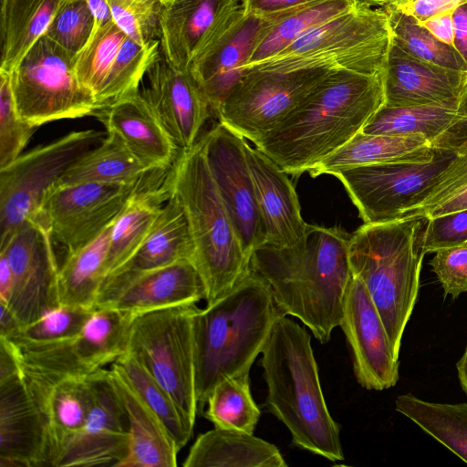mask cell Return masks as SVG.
<instances>
[{"instance_id":"16","label":"cell","mask_w":467,"mask_h":467,"mask_svg":"<svg viewBox=\"0 0 467 467\" xmlns=\"http://www.w3.org/2000/svg\"><path fill=\"white\" fill-rule=\"evenodd\" d=\"M134 317L112 307L95 308L74 337L39 349L15 351L23 367L67 376H88L113 364L126 352Z\"/></svg>"},{"instance_id":"29","label":"cell","mask_w":467,"mask_h":467,"mask_svg":"<svg viewBox=\"0 0 467 467\" xmlns=\"http://www.w3.org/2000/svg\"><path fill=\"white\" fill-rule=\"evenodd\" d=\"M109 378L123 406L129 427V450L119 467H174L179 448L156 413L113 363Z\"/></svg>"},{"instance_id":"13","label":"cell","mask_w":467,"mask_h":467,"mask_svg":"<svg viewBox=\"0 0 467 467\" xmlns=\"http://www.w3.org/2000/svg\"><path fill=\"white\" fill-rule=\"evenodd\" d=\"M146 175L131 184H55L47 191L38 215L47 223L54 244L63 247L66 254L73 253L116 220Z\"/></svg>"},{"instance_id":"4","label":"cell","mask_w":467,"mask_h":467,"mask_svg":"<svg viewBox=\"0 0 467 467\" xmlns=\"http://www.w3.org/2000/svg\"><path fill=\"white\" fill-rule=\"evenodd\" d=\"M265 405L291 433L295 446L332 462L344 460L339 426L328 411L311 336L281 317L262 351Z\"/></svg>"},{"instance_id":"25","label":"cell","mask_w":467,"mask_h":467,"mask_svg":"<svg viewBox=\"0 0 467 467\" xmlns=\"http://www.w3.org/2000/svg\"><path fill=\"white\" fill-rule=\"evenodd\" d=\"M266 20L267 16L245 15L242 9L230 27L192 62L189 70L207 98L213 115L244 74Z\"/></svg>"},{"instance_id":"58","label":"cell","mask_w":467,"mask_h":467,"mask_svg":"<svg viewBox=\"0 0 467 467\" xmlns=\"http://www.w3.org/2000/svg\"><path fill=\"white\" fill-rule=\"evenodd\" d=\"M87 2L94 16V31L113 20L108 0H87Z\"/></svg>"},{"instance_id":"49","label":"cell","mask_w":467,"mask_h":467,"mask_svg":"<svg viewBox=\"0 0 467 467\" xmlns=\"http://www.w3.org/2000/svg\"><path fill=\"white\" fill-rule=\"evenodd\" d=\"M430 265L444 296L455 299L467 292V243L438 250Z\"/></svg>"},{"instance_id":"33","label":"cell","mask_w":467,"mask_h":467,"mask_svg":"<svg viewBox=\"0 0 467 467\" xmlns=\"http://www.w3.org/2000/svg\"><path fill=\"white\" fill-rule=\"evenodd\" d=\"M66 0H1L0 69L11 72Z\"/></svg>"},{"instance_id":"15","label":"cell","mask_w":467,"mask_h":467,"mask_svg":"<svg viewBox=\"0 0 467 467\" xmlns=\"http://www.w3.org/2000/svg\"><path fill=\"white\" fill-rule=\"evenodd\" d=\"M207 164L246 257L265 243L245 139L218 122L201 137Z\"/></svg>"},{"instance_id":"37","label":"cell","mask_w":467,"mask_h":467,"mask_svg":"<svg viewBox=\"0 0 467 467\" xmlns=\"http://www.w3.org/2000/svg\"><path fill=\"white\" fill-rule=\"evenodd\" d=\"M395 408L467 463V403H438L403 394Z\"/></svg>"},{"instance_id":"60","label":"cell","mask_w":467,"mask_h":467,"mask_svg":"<svg viewBox=\"0 0 467 467\" xmlns=\"http://www.w3.org/2000/svg\"><path fill=\"white\" fill-rule=\"evenodd\" d=\"M358 4L367 6H384L386 4L389 3V0H355Z\"/></svg>"},{"instance_id":"9","label":"cell","mask_w":467,"mask_h":467,"mask_svg":"<svg viewBox=\"0 0 467 467\" xmlns=\"http://www.w3.org/2000/svg\"><path fill=\"white\" fill-rule=\"evenodd\" d=\"M75 57L44 35L10 72L14 101L24 120L38 128L96 115L94 98L76 76Z\"/></svg>"},{"instance_id":"51","label":"cell","mask_w":467,"mask_h":467,"mask_svg":"<svg viewBox=\"0 0 467 467\" xmlns=\"http://www.w3.org/2000/svg\"><path fill=\"white\" fill-rule=\"evenodd\" d=\"M457 119L435 140L433 149L459 152L467 150V82L457 108Z\"/></svg>"},{"instance_id":"43","label":"cell","mask_w":467,"mask_h":467,"mask_svg":"<svg viewBox=\"0 0 467 467\" xmlns=\"http://www.w3.org/2000/svg\"><path fill=\"white\" fill-rule=\"evenodd\" d=\"M95 308L59 306L39 319L22 326L8 337L18 353L47 348L77 336Z\"/></svg>"},{"instance_id":"36","label":"cell","mask_w":467,"mask_h":467,"mask_svg":"<svg viewBox=\"0 0 467 467\" xmlns=\"http://www.w3.org/2000/svg\"><path fill=\"white\" fill-rule=\"evenodd\" d=\"M113 223L93 241L66 254L58 274L60 306L95 308L105 277L104 265Z\"/></svg>"},{"instance_id":"45","label":"cell","mask_w":467,"mask_h":467,"mask_svg":"<svg viewBox=\"0 0 467 467\" xmlns=\"http://www.w3.org/2000/svg\"><path fill=\"white\" fill-rule=\"evenodd\" d=\"M126 36L112 20L94 31L88 43L75 57L76 76L98 107L110 67Z\"/></svg>"},{"instance_id":"26","label":"cell","mask_w":467,"mask_h":467,"mask_svg":"<svg viewBox=\"0 0 467 467\" xmlns=\"http://www.w3.org/2000/svg\"><path fill=\"white\" fill-rule=\"evenodd\" d=\"M44 466V426L20 372L0 380V467Z\"/></svg>"},{"instance_id":"23","label":"cell","mask_w":467,"mask_h":467,"mask_svg":"<svg viewBox=\"0 0 467 467\" xmlns=\"http://www.w3.org/2000/svg\"><path fill=\"white\" fill-rule=\"evenodd\" d=\"M467 74L418 59L392 42L383 71L385 106L457 109Z\"/></svg>"},{"instance_id":"27","label":"cell","mask_w":467,"mask_h":467,"mask_svg":"<svg viewBox=\"0 0 467 467\" xmlns=\"http://www.w3.org/2000/svg\"><path fill=\"white\" fill-rule=\"evenodd\" d=\"M95 117L150 170L170 168L181 152L140 90L99 109Z\"/></svg>"},{"instance_id":"40","label":"cell","mask_w":467,"mask_h":467,"mask_svg":"<svg viewBox=\"0 0 467 467\" xmlns=\"http://www.w3.org/2000/svg\"><path fill=\"white\" fill-rule=\"evenodd\" d=\"M114 364L161 419L179 450L184 447L192 438L193 425L170 393L130 354L125 352Z\"/></svg>"},{"instance_id":"7","label":"cell","mask_w":467,"mask_h":467,"mask_svg":"<svg viewBox=\"0 0 467 467\" xmlns=\"http://www.w3.org/2000/svg\"><path fill=\"white\" fill-rule=\"evenodd\" d=\"M391 44L384 9L357 5L315 26L276 55L245 69L295 71L324 67L382 73Z\"/></svg>"},{"instance_id":"55","label":"cell","mask_w":467,"mask_h":467,"mask_svg":"<svg viewBox=\"0 0 467 467\" xmlns=\"http://www.w3.org/2000/svg\"><path fill=\"white\" fill-rule=\"evenodd\" d=\"M452 11L453 10H448L440 13L420 24L427 28L440 41L452 46L454 36Z\"/></svg>"},{"instance_id":"61","label":"cell","mask_w":467,"mask_h":467,"mask_svg":"<svg viewBox=\"0 0 467 467\" xmlns=\"http://www.w3.org/2000/svg\"><path fill=\"white\" fill-rule=\"evenodd\" d=\"M160 1L164 5V4L170 3L173 0H160Z\"/></svg>"},{"instance_id":"48","label":"cell","mask_w":467,"mask_h":467,"mask_svg":"<svg viewBox=\"0 0 467 467\" xmlns=\"http://www.w3.org/2000/svg\"><path fill=\"white\" fill-rule=\"evenodd\" d=\"M36 129L19 116L12 93L10 72L0 69V168L22 154Z\"/></svg>"},{"instance_id":"39","label":"cell","mask_w":467,"mask_h":467,"mask_svg":"<svg viewBox=\"0 0 467 467\" xmlns=\"http://www.w3.org/2000/svg\"><path fill=\"white\" fill-rule=\"evenodd\" d=\"M466 209L467 150H462L455 152L451 162L413 198L399 218L431 219Z\"/></svg>"},{"instance_id":"10","label":"cell","mask_w":467,"mask_h":467,"mask_svg":"<svg viewBox=\"0 0 467 467\" xmlns=\"http://www.w3.org/2000/svg\"><path fill=\"white\" fill-rule=\"evenodd\" d=\"M103 135L95 130L71 131L0 168V237L36 217L47 191L75 161L99 145Z\"/></svg>"},{"instance_id":"38","label":"cell","mask_w":467,"mask_h":467,"mask_svg":"<svg viewBox=\"0 0 467 467\" xmlns=\"http://www.w3.org/2000/svg\"><path fill=\"white\" fill-rule=\"evenodd\" d=\"M458 118L457 109L420 105L388 107L383 105L361 132L395 136H420L431 143Z\"/></svg>"},{"instance_id":"53","label":"cell","mask_w":467,"mask_h":467,"mask_svg":"<svg viewBox=\"0 0 467 467\" xmlns=\"http://www.w3.org/2000/svg\"><path fill=\"white\" fill-rule=\"evenodd\" d=\"M317 0H243L245 15L271 16L282 14Z\"/></svg>"},{"instance_id":"56","label":"cell","mask_w":467,"mask_h":467,"mask_svg":"<svg viewBox=\"0 0 467 467\" xmlns=\"http://www.w3.org/2000/svg\"><path fill=\"white\" fill-rule=\"evenodd\" d=\"M13 291V275L5 253L0 252V303L8 305Z\"/></svg>"},{"instance_id":"57","label":"cell","mask_w":467,"mask_h":467,"mask_svg":"<svg viewBox=\"0 0 467 467\" xmlns=\"http://www.w3.org/2000/svg\"><path fill=\"white\" fill-rule=\"evenodd\" d=\"M22 327L21 323L5 304L0 303V337H8Z\"/></svg>"},{"instance_id":"44","label":"cell","mask_w":467,"mask_h":467,"mask_svg":"<svg viewBox=\"0 0 467 467\" xmlns=\"http://www.w3.org/2000/svg\"><path fill=\"white\" fill-rule=\"evenodd\" d=\"M159 56V40L141 46L126 36L106 78L99 99V109L138 92L143 77Z\"/></svg>"},{"instance_id":"52","label":"cell","mask_w":467,"mask_h":467,"mask_svg":"<svg viewBox=\"0 0 467 467\" xmlns=\"http://www.w3.org/2000/svg\"><path fill=\"white\" fill-rule=\"evenodd\" d=\"M467 0H389L384 6L411 16L419 23L440 13L453 10Z\"/></svg>"},{"instance_id":"54","label":"cell","mask_w":467,"mask_h":467,"mask_svg":"<svg viewBox=\"0 0 467 467\" xmlns=\"http://www.w3.org/2000/svg\"><path fill=\"white\" fill-rule=\"evenodd\" d=\"M453 47L467 67V1L456 6L452 11Z\"/></svg>"},{"instance_id":"22","label":"cell","mask_w":467,"mask_h":467,"mask_svg":"<svg viewBox=\"0 0 467 467\" xmlns=\"http://www.w3.org/2000/svg\"><path fill=\"white\" fill-rule=\"evenodd\" d=\"M146 76L147 85L140 94L178 149H191L213 113L199 84L190 70L171 66L161 51Z\"/></svg>"},{"instance_id":"42","label":"cell","mask_w":467,"mask_h":467,"mask_svg":"<svg viewBox=\"0 0 467 467\" xmlns=\"http://www.w3.org/2000/svg\"><path fill=\"white\" fill-rule=\"evenodd\" d=\"M387 14L392 42L409 55L467 74V67L452 46L440 41L411 16L382 6Z\"/></svg>"},{"instance_id":"12","label":"cell","mask_w":467,"mask_h":467,"mask_svg":"<svg viewBox=\"0 0 467 467\" xmlns=\"http://www.w3.org/2000/svg\"><path fill=\"white\" fill-rule=\"evenodd\" d=\"M7 256L13 291L6 305L22 326L32 323L60 306L59 266L50 231L38 215L26 220L0 239Z\"/></svg>"},{"instance_id":"6","label":"cell","mask_w":467,"mask_h":467,"mask_svg":"<svg viewBox=\"0 0 467 467\" xmlns=\"http://www.w3.org/2000/svg\"><path fill=\"white\" fill-rule=\"evenodd\" d=\"M170 182L189 221L193 263L205 283L210 305L240 281L250 261L218 193L201 138L179 153L171 167Z\"/></svg>"},{"instance_id":"30","label":"cell","mask_w":467,"mask_h":467,"mask_svg":"<svg viewBox=\"0 0 467 467\" xmlns=\"http://www.w3.org/2000/svg\"><path fill=\"white\" fill-rule=\"evenodd\" d=\"M436 150L420 136H395L358 132L344 146L320 161L307 172L312 177L373 164L428 162Z\"/></svg>"},{"instance_id":"28","label":"cell","mask_w":467,"mask_h":467,"mask_svg":"<svg viewBox=\"0 0 467 467\" xmlns=\"http://www.w3.org/2000/svg\"><path fill=\"white\" fill-rule=\"evenodd\" d=\"M171 167L150 171L114 221L104 279L134 254L151 230L171 195Z\"/></svg>"},{"instance_id":"14","label":"cell","mask_w":467,"mask_h":467,"mask_svg":"<svg viewBox=\"0 0 467 467\" xmlns=\"http://www.w3.org/2000/svg\"><path fill=\"white\" fill-rule=\"evenodd\" d=\"M435 150L434 159L428 162L359 166L334 176L344 185L364 223L394 220L455 156L453 151Z\"/></svg>"},{"instance_id":"8","label":"cell","mask_w":467,"mask_h":467,"mask_svg":"<svg viewBox=\"0 0 467 467\" xmlns=\"http://www.w3.org/2000/svg\"><path fill=\"white\" fill-rule=\"evenodd\" d=\"M196 304L150 311L134 317L126 352L173 398L194 426L198 414L192 319Z\"/></svg>"},{"instance_id":"35","label":"cell","mask_w":467,"mask_h":467,"mask_svg":"<svg viewBox=\"0 0 467 467\" xmlns=\"http://www.w3.org/2000/svg\"><path fill=\"white\" fill-rule=\"evenodd\" d=\"M150 171L153 170L143 165L119 135L107 132L102 141L75 161L56 184H131Z\"/></svg>"},{"instance_id":"2","label":"cell","mask_w":467,"mask_h":467,"mask_svg":"<svg viewBox=\"0 0 467 467\" xmlns=\"http://www.w3.org/2000/svg\"><path fill=\"white\" fill-rule=\"evenodd\" d=\"M349 238L337 226L308 224L298 244H265L250 259V268L269 285L278 306L299 319L322 344L330 340L342 319L351 276Z\"/></svg>"},{"instance_id":"1","label":"cell","mask_w":467,"mask_h":467,"mask_svg":"<svg viewBox=\"0 0 467 467\" xmlns=\"http://www.w3.org/2000/svg\"><path fill=\"white\" fill-rule=\"evenodd\" d=\"M385 103L383 72L333 69L282 122L254 145L298 177L362 130Z\"/></svg>"},{"instance_id":"17","label":"cell","mask_w":467,"mask_h":467,"mask_svg":"<svg viewBox=\"0 0 467 467\" xmlns=\"http://www.w3.org/2000/svg\"><path fill=\"white\" fill-rule=\"evenodd\" d=\"M205 283L190 259L161 268L104 279L95 308L112 307L133 316L205 299Z\"/></svg>"},{"instance_id":"50","label":"cell","mask_w":467,"mask_h":467,"mask_svg":"<svg viewBox=\"0 0 467 467\" xmlns=\"http://www.w3.org/2000/svg\"><path fill=\"white\" fill-rule=\"evenodd\" d=\"M466 243L467 209L428 219L423 237L425 254Z\"/></svg>"},{"instance_id":"5","label":"cell","mask_w":467,"mask_h":467,"mask_svg":"<svg viewBox=\"0 0 467 467\" xmlns=\"http://www.w3.org/2000/svg\"><path fill=\"white\" fill-rule=\"evenodd\" d=\"M427 222L408 217L364 223L348 242L351 274L365 285L398 358L417 301Z\"/></svg>"},{"instance_id":"3","label":"cell","mask_w":467,"mask_h":467,"mask_svg":"<svg viewBox=\"0 0 467 467\" xmlns=\"http://www.w3.org/2000/svg\"><path fill=\"white\" fill-rule=\"evenodd\" d=\"M285 313L269 285L250 267L224 296L192 319L198 413L222 380L249 373L275 323Z\"/></svg>"},{"instance_id":"20","label":"cell","mask_w":467,"mask_h":467,"mask_svg":"<svg viewBox=\"0 0 467 467\" xmlns=\"http://www.w3.org/2000/svg\"><path fill=\"white\" fill-rule=\"evenodd\" d=\"M91 406L86 422L66 449L58 467H119L129 450V427L109 369L88 375Z\"/></svg>"},{"instance_id":"32","label":"cell","mask_w":467,"mask_h":467,"mask_svg":"<svg viewBox=\"0 0 467 467\" xmlns=\"http://www.w3.org/2000/svg\"><path fill=\"white\" fill-rule=\"evenodd\" d=\"M184 467H286L272 443L244 431L215 428L200 434Z\"/></svg>"},{"instance_id":"41","label":"cell","mask_w":467,"mask_h":467,"mask_svg":"<svg viewBox=\"0 0 467 467\" xmlns=\"http://www.w3.org/2000/svg\"><path fill=\"white\" fill-rule=\"evenodd\" d=\"M207 405L203 416L215 428L254 434L261 411L251 393L249 373L219 382L212 390Z\"/></svg>"},{"instance_id":"47","label":"cell","mask_w":467,"mask_h":467,"mask_svg":"<svg viewBox=\"0 0 467 467\" xmlns=\"http://www.w3.org/2000/svg\"><path fill=\"white\" fill-rule=\"evenodd\" d=\"M113 22L136 43L159 40L163 4L160 0H108Z\"/></svg>"},{"instance_id":"24","label":"cell","mask_w":467,"mask_h":467,"mask_svg":"<svg viewBox=\"0 0 467 467\" xmlns=\"http://www.w3.org/2000/svg\"><path fill=\"white\" fill-rule=\"evenodd\" d=\"M244 151L265 232V244L275 247L298 244L308 224L301 215L298 197L287 173L247 140Z\"/></svg>"},{"instance_id":"59","label":"cell","mask_w":467,"mask_h":467,"mask_svg":"<svg viewBox=\"0 0 467 467\" xmlns=\"http://www.w3.org/2000/svg\"><path fill=\"white\" fill-rule=\"evenodd\" d=\"M457 370L462 388L467 393V346L462 357L457 363Z\"/></svg>"},{"instance_id":"18","label":"cell","mask_w":467,"mask_h":467,"mask_svg":"<svg viewBox=\"0 0 467 467\" xmlns=\"http://www.w3.org/2000/svg\"><path fill=\"white\" fill-rule=\"evenodd\" d=\"M339 327L350 349L358 384L369 390L395 386L399 380V358L392 351L382 319L365 285L352 274Z\"/></svg>"},{"instance_id":"11","label":"cell","mask_w":467,"mask_h":467,"mask_svg":"<svg viewBox=\"0 0 467 467\" xmlns=\"http://www.w3.org/2000/svg\"><path fill=\"white\" fill-rule=\"evenodd\" d=\"M333 69H245L215 116L254 142L282 122Z\"/></svg>"},{"instance_id":"19","label":"cell","mask_w":467,"mask_h":467,"mask_svg":"<svg viewBox=\"0 0 467 467\" xmlns=\"http://www.w3.org/2000/svg\"><path fill=\"white\" fill-rule=\"evenodd\" d=\"M21 374L44 426L47 465L58 467L91 406L88 375L67 376L23 366Z\"/></svg>"},{"instance_id":"46","label":"cell","mask_w":467,"mask_h":467,"mask_svg":"<svg viewBox=\"0 0 467 467\" xmlns=\"http://www.w3.org/2000/svg\"><path fill=\"white\" fill-rule=\"evenodd\" d=\"M95 26L87 0H66L60 6L45 36L74 57L86 47Z\"/></svg>"},{"instance_id":"34","label":"cell","mask_w":467,"mask_h":467,"mask_svg":"<svg viewBox=\"0 0 467 467\" xmlns=\"http://www.w3.org/2000/svg\"><path fill=\"white\" fill-rule=\"evenodd\" d=\"M359 4L355 0H317L282 14L267 16L244 69L276 55L315 26Z\"/></svg>"},{"instance_id":"31","label":"cell","mask_w":467,"mask_h":467,"mask_svg":"<svg viewBox=\"0 0 467 467\" xmlns=\"http://www.w3.org/2000/svg\"><path fill=\"white\" fill-rule=\"evenodd\" d=\"M193 255L194 244L187 215L171 190L168 201L142 244L109 276L150 271L184 259L193 262Z\"/></svg>"},{"instance_id":"21","label":"cell","mask_w":467,"mask_h":467,"mask_svg":"<svg viewBox=\"0 0 467 467\" xmlns=\"http://www.w3.org/2000/svg\"><path fill=\"white\" fill-rule=\"evenodd\" d=\"M243 9V0H173L160 19V51L179 70L219 38Z\"/></svg>"}]
</instances>
